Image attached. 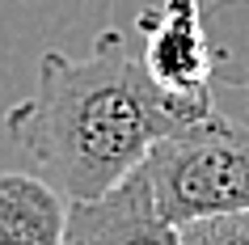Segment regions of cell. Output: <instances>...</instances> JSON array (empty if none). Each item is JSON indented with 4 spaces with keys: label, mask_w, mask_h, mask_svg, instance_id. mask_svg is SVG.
<instances>
[{
    "label": "cell",
    "mask_w": 249,
    "mask_h": 245,
    "mask_svg": "<svg viewBox=\"0 0 249 245\" xmlns=\"http://www.w3.org/2000/svg\"><path fill=\"white\" fill-rule=\"evenodd\" d=\"M68 199L38 173H0V245H64Z\"/></svg>",
    "instance_id": "5"
},
{
    "label": "cell",
    "mask_w": 249,
    "mask_h": 245,
    "mask_svg": "<svg viewBox=\"0 0 249 245\" xmlns=\"http://www.w3.org/2000/svg\"><path fill=\"white\" fill-rule=\"evenodd\" d=\"M144 173L173 224L249 211V127L215 110L203 123L160 140L144 161Z\"/></svg>",
    "instance_id": "2"
},
{
    "label": "cell",
    "mask_w": 249,
    "mask_h": 245,
    "mask_svg": "<svg viewBox=\"0 0 249 245\" xmlns=\"http://www.w3.org/2000/svg\"><path fill=\"white\" fill-rule=\"evenodd\" d=\"M64 245H182V232L157 203L144 169L102 199L68 203Z\"/></svg>",
    "instance_id": "4"
},
{
    "label": "cell",
    "mask_w": 249,
    "mask_h": 245,
    "mask_svg": "<svg viewBox=\"0 0 249 245\" xmlns=\"http://www.w3.org/2000/svg\"><path fill=\"white\" fill-rule=\"evenodd\" d=\"M215 110L178 102L148 76L118 30L97 34L85 59L47 51L38 85L4 118L13 144L38 165L68 203L102 199L144 169L160 140L203 123Z\"/></svg>",
    "instance_id": "1"
},
{
    "label": "cell",
    "mask_w": 249,
    "mask_h": 245,
    "mask_svg": "<svg viewBox=\"0 0 249 245\" xmlns=\"http://www.w3.org/2000/svg\"><path fill=\"white\" fill-rule=\"evenodd\" d=\"M182 245H249V211H220L178 224Z\"/></svg>",
    "instance_id": "6"
},
{
    "label": "cell",
    "mask_w": 249,
    "mask_h": 245,
    "mask_svg": "<svg viewBox=\"0 0 249 245\" xmlns=\"http://www.w3.org/2000/svg\"><path fill=\"white\" fill-rule=\"evenodd\" d=\"M148 47L144 68L160 89L195 110H215L211 102V55L203 38L198 0H165L157 17H144Z\"/></svg>",
    "instance_id": "3"
}]
</instances>
